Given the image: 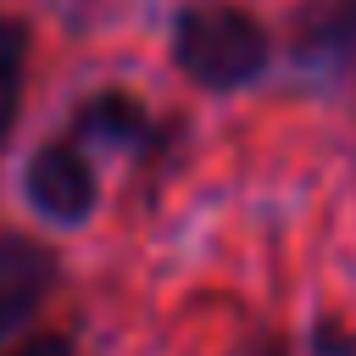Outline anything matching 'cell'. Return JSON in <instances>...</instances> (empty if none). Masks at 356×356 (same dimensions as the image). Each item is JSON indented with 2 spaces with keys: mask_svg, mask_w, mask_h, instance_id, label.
Instances as JSON below:
<instances>
[{
  "mask_svg": "<svg viewBox=\"0 0 356 356\" xmlns=\"http://www.w3.org/2000/svg\"><path fill=\"white\" fill-rule=\"evenodd\" d=\"M95 167L89 156L78 150V139H56V145H39L33 161H28V200L39 217L50 222H83L95 211Z\"/></svg>",
  "mask_w": 356,
  "mask_h": 356,
  "instance_id": "cell-2",
  "label": "cell"
},
{
  "mask_svg": "<svg viewBox=\"0 0 356 356\" xmlns=\"http://www.w3.org/2000/svg\"><path fill=\"white\" fill-rule=\"evenodd\" d=\"M56 284V256L28 234H0V334H11Z\"/></svg>",
  "mask_w": 356,
  "mask_h": 356,
  "instance_id": "cell-3",
  "label": "cell"
},
{
  "mask_svg": "<svg viewBox=\"0 0 356 356\" xmlns=\"http://www.w3.org/2000/svg\"><path fill=\"white\" fill-rule=\"evenodd\" d=\"M11 356H72V345H67L61 334H39V339H28V345H17Z\"/></svg>",
  "mask_w": 356,
  "mask_h": 356,
  "instance_id": "cell-7",
  "label": "cell"
},
{
  "mask_svg": "<svg viewBox=\"0 0 356 356\" xmlns=\"http://www.w3.org/2000/svg\"><path fill=\"white\" fill-rule=\"evenodd\" d=\"M22 67H28V28L0 17V145L17 128V106H22Z\"/></svg>",
  "mask_w": 356,
  "mask_h": 356,
  "instance_id": "cell-6",
  "label": "cell"
},
{
  "mask_svg": "<svg viewBox=\"0 0 356 356\" xmlns=\"http://www.w3.org/2000/svg\"><path fill=\"white\" fill-rule=\"evenodd\" d=\"M72 134H78L83 145H117V150H128V145H139V139L150 134V111H145L134 95L106 89V95H95V100L78 106Z\"/></svg>",
  "mask_w": 356,
  "mask_h": 356,
  "instance_id": "cell-5",
  "label": "cell"
},
{
  "mask_svg": "<svg viewBox=\"0 0 356 356\" xmlns=\"http://www.w3.org/2000/svg\"><path fill=\"white\" fill-rule=\"evenodd\" d=\"M172 56L206 89H245L267 72V28L239 6H189L172 22Z\"/></svg>",
  "mask_w": 356,
  "mask_h": 356,
  "instance_id": "cell-1",
  "label": "cell"
},
{
  "mask_svg": "<svg viewBox=\"0 0 356 356\" xmlns=\"http://www.w3.org/2000/svg\"><path fill=\"white\" fill-rule=\"evenodd\" d=\"M295 61L317 72L356 67V0H312L295 17Z\"/></svg>",
  "mask_w": 356,
  "mask_h": 356,
  "instance_id": "cell-4",
  "label": "cell"
}]
</instances>
